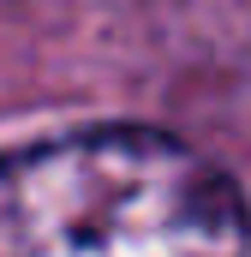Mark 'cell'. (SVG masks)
I'll list each match as a JSON object with an SVG mask.
<instances>
[{"mask_svg": "<svg viewBox=\"0 0 251 257\" xmlns=\"http://www.w3.org/2000/svg\"><path fill=\"white\" fill-rule=\"evenodd\" d=\"M233 180L150 126H90L0 156V257H245Z\"/></svg>", "mask_w": 251, "mask_h": 257, "instance_id": "cell-1", "label": "cell"}]
</instances>
